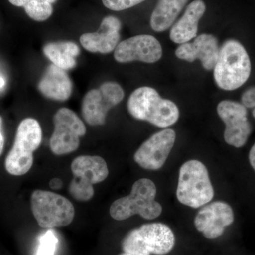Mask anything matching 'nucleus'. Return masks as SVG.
I'll return each instance as SVG.
<instances>
[{
  "label": "nucleus",
  "mask_w": 255,
  "mask_h": 255,
  "mask_svg": "<svg viewBox=\"0 0 255 255\" xmlns=\"http://www.w3.org/2000/svg\"><path fill=\"white\" fill-rule=\"evenodd\" d=\"M128 110L133 118L163 128L177 123L179 118L177 106L162 99L150 87H139L132 92L128 101Z\"/></svg>",
  "instance_id": "1"
},
{
  "label": "nucleus",
  "mask_w": 255,
  "mask_h": 255,
  "mask_svg": "<svg viewBox=\"0 0 255 255\" xmlns=\"http://www.w3.org/2000/svg\"><path fill=\"white\" fill-rule=\"evenodd\" d=\"M251 73V59L244 46L236 40L225 42L214 68L216 85L223 90H236L248 81Z\"/></svg>",
  "instance_id": "2"
},
{
  "label": "nucleus",
  "mask_w": 255,
  "mask_h": 255,
  "mask_svg": "<svg viewBox=\"0 0 255 255\" xmlns=\"http://www.w3.org/2000/svg\"><path fill=\"white\" fill-rule=\"evenodd\" d=\"M157 188L149 179H140L134 183L128 196L114 201L110 207V215L116 221H124L140 215L143 219H157L162 212V207L155 201Z\"/></svg>",
  "instance_id": "3"
},
{
  "label": "nucleus",
  "mask_w": 255,
  "mask_h": 255,
  "mask_svg": "<svg viewBox=\"0 0 255 255\" xmlns=\"http://www.w3.org/2000/svg\"><path fill=\"white\" fill-rule=\"evenodd\" d=\"M175 237L171 228L163 223L142 225L130 231L122 241L124 253L131 255H164L172 251Z\"/></svg>",
  "instance_id": "4"
},
{
  "label": "nucleus",
  "mask_w": 255,
  "mask_h": 255,
  "mask_svg": "<svg viewBox=\"0 0 255 255\" xmlns=\"http://www.w3.org/2000/svg\"><path fill=\"white\" fill-rule=\"evenodd\" d=\"M214 190L205 165L196 159L183 164L179 170L177 197L181 204L198 209L209 204Z\"/></svg>",
  "instance_id": "5"
},
{
  "label": "nucleus",
  "mask_w": 255,
  "mask_h": 255,
  "mask_svg": "<svg viewBox=\"0 0 255 255\" xmlns=\"http://www.w3.org/2000/svg\"><path fill=\"white\" fill-rule=\"evenodd\" d=\"M42 130L36 119H23L18 125L14 145L5 161V167L9 174L21 176L27 173L33 162V153L39 147Z\"/></svg>",
  "instance_id": "6"
},
{
  "label": "nucleus",
  "mask_w": 255,
  "mask_h": 255,
  "mask_svg": "<svg viewBox=\"0 0 255 255\" xmlns=\"http://www.w3.org/2000/svg\"><path fill=\"white\" fill-rule=\"evenodd\" d=\"M31 211L42 228L67 226L73 222L75 208L66 198L48 191L36 190L31 197Z\"/></svg>",
  "instance_id": "7"
},
{
  "label": "nucleus",
  "mask_w": 255,
  "mask_h": 255,
  "mask_svg": "<svg viewBox=\"0 0 255 255\" xmlns=\"http://www.w3.org/2000/svg\"><path fill=\"white\" fill-rule=\"evenodd\" d=\"M71 170L74 178L69 193L79 201H90L95 194L94 184L103 182L109 175L107 162L99 156H79L72 162Z\"/></svg>",
  "instance_id": "8"
},
{
  "label": "nucleus",
  "mask_w": 255,
  "mask_h": 255,
  "mask_svg": "<svg viewBox=\"0 0 255 255\" xmlns=\"http://www.w3.org/2000/svg\"><path fill=\"white\" fill-rule=\"evenodd\" d=\"M55 129L50 137V147L55 155L75 152L80 146V138L86 133V127L73 111L60 109L53 117Z\"/></svg>",
  "instance_id": "9"
},
{
  "label": "nucleus",
  "mask_w": 255,
  "mask_h": 255,
  "mask_svg": "<svg viewBox=\"0 0 255 255\" xmlns=\"http://www.w3.org/2000/svg\"><path fill=\"white\" fill-rule=\"evenodd\" d=\"M124 97L123 88L117 82H107L98 90L87 92L82 104V114L90 126H102L109 111L119 105Z\"/></svg>",
  "instance_id": "10"
},
{
  "label": "nucleus",
  "mask_w": 255,
  "mask_h": 255,
  "mask_svg": "<svg viewBox=\"0 0 255 255\" xmlns=\"http://www.w3.org/2000/svg\"><path fill=\"white\" fill-rule=\"evenodd\" d=\"M217 112L226 125V143L237 148L246 145L252 132L246 107L235 101L224 100L218 105Z\"/></svg>",
  "instance_id": "11"
},
{
  "label": "nucleus",
  "mask_w": 255,
  "mask_h": 255,
  "mask_svg": "<svg viewBox=\"0 0 255 255\" xmlns=\"http://www.w3.org/2000/svg\"><path fill=\"white\" fill-rule=\"evenodd\" d=\"M175 140L176 133L172 129L156 132L139 147L134 160L142 168L158 170L168 158Z\"/></svg>",
  "instance_id": "12"
},
{
  "label": "nucleus",
  "mask_w": 255,
  "mask_h": 255,
  "mask_svg": "<svg viewBox=\"0 0 255 255\" xmlns=\"http://www.w3.org/2000/svg\"><path fill=\"white\" fill-rule=\"evenodd\" d=\"M162 56V48L155 37L137 35L121 42L114 50V58L118 63L140 61L155 63Z\"/></svg>",
  "instance_id": "13"
},
{
  "label": "nucleus",
  "mask_w": 255,
  "mask_h": 255,
  "mask_svg": "<svg viewBox=\"0 0 255 255\" xmlns=\"http://www.w3.org/2000/svg\"><path fill=\"white\" fill-rule=\"evenodd\" d=\"M234 221V214L231 206L223 201H215L204 206L194 219L198 231L204 237L215 239L222 236L225 229Z\"/></svg>",
  "instance_id": "14"
},
{
  "label": "nucleus",
  "mask_w": 255,
  "mask_h": 255,
  "mask_svg": "<svg viewBox=\"0 0 255 255\" xmlns=\"http://www.w3.org/2000/svg\"><path fill=\"white\" fill-rule=\"evenodd\" d=\"M219 42L217 38L211 34L196 36L193 43H182L175 51L179 59L192 63L200 60L203 68L207 70H214L219 55Z\"/></svg>",
  "instance_id": "15"
},
{
  "label": "nucleus",
  "mask_w": 255,
  "mask_h": 255,
  "mask_svg": "<svg viewBox=\"0 0 255 255\" xmlns=\"http://www.w3.org/2000/svg\"><path fill=\"white\" fill-rule=\"evenodd\" d=\"M121 28L122 23L118 18L107 16L102 20L98 31L84 33L80 36V43L87 51L107 54L118 46Z\"/></svg>",
  "instance_id": "16"
},
{
  "label": "nucleus",
  "mask_w": 255,
  "mask_h": 255,
  "mask_svg": "<svg viewBox=\"0 0 255 255\" xmlns=\"http://www.w3.org/2000/svg\"><path fill=\"white\" fill-rule=\"evenodd\" d=\"M206 11L203 0H194L190 3L182 17L171 28L169 38L177 44L187 43L197 36L198 26Z\"/></svg>",
  "instance_id": "17"
},
{
  "label": "nucleus",
  "mask_w": 255,
  "mask_h": 255,
  "mask_svg": "<svg viewBox=\"0 0 255 255\" xmlns=\"http://www.w3.org/2000/svg\"><path fill=\"white\" fill-rule=\"evenodd\" d=\"M38 90L47 98L68 100L73 92V83L65 70L51 64L38 83Z\"/></svg>",
  "instance_id": "18"
},
{
  "label": "nucleus",
  "mask_w": 255,
  "mask_h": 255,
  "mask_svg": "<svg viewBox=\"0 0 255 255\" xmlns=\"http://www.w3.org/2000/svg\"><path fill=\"white\" fill-rule=\"evenodd\" d=\"M189 0H158L150 18V26L156 32L172 26Z\"/></svg>",
  "instance_id": "19"
},
{
  "label": "nucleus",
  "mask_w": 255,
  "mask_h": 255,
  "mask_svg": "<svg viewBox=\"0 0 255 255\" xmlns=\"http://www.w3.org/2000/svg\"><path fill=\"white\" fill-rule=\"evenodd\" d=\"M43 53L50 61L64 70L76 66V58L80 54V48L72 41L53 42L43 47Z\"/></svg>",
  "instance_id": "20"
},
{
  "label": "nucleus",
  "mask_w": 255,
  "mask_h": 255,
  "mask_svg": "<svg viewBox=\"0 0 255 255\" xmlns=\"http://www.w3.org/2000/svg\"><path fill=\"white\" fill-rule=\"evenodd\" d=\"M11 4L24 8L26 14L36 21H44L53 14L56 0H9Z\"/></svg>",
  "instance_id": "21"
},
{
  "label": "nucleus",
  "mask_w": 255,
  "mask_h": 255,
  "mask_svg": "<svg viewBox=\"0 0 255 255\" xmlns=\"http://www.w3.org/2000/svg\"><path fill=\"white\" fill-rule=\"evenodd\" d=\"M58 238L52 230L47 231L41 236L39 246L36 255H54L56 250Z\"/></svg>",
  "instance_id": "22"
},
{
  "label": "nucleus",
  "mask_w": 255,
  "mask_h": 255,
  "mask_svg": "<svg viewBox=\"0 0 255 255\" xmlns=\"http://www.w3.org/2000/svg\"><path fill=\"white\" fill-rule=\"evenodd\" d=\"M145 0H102L106 7L113 11H123L143 2Z\"/></svg>",
  "instance_id": "23"
},
{
  "label": "nucleus",
  "mask_w": 255,
  "mask_h": 255,
  "mask_svg": "<svg viewBox=\"0 0 255 255\" xmlns=\"http://www.w3.org/2000/svg\"><path fill=\"white\" fill-rule=\"evenodd\" d=\"M241 102L246 108H255V87L248 89L243 93Z\"/></svg>",
  "instance_id": "24"
},
{
  "label": "nucleus",
  "mask_w": 255,
  "mask_h": 255,
  "mask_svg": "<svg viewBox=\"0 0 255 255\" xmlns=\"http://www.w3.org/2000/svg\"><path fill=\"white\" fill-rule=\"evenodd\" d=\"M249 161L252 167H253V169L255 171V143L254 145L252 147L251 151H250Z\"/></svg>",
  "instance_id": "25"
},
{
  "label": "nucleus",
  "mask_w": 255,
  "mask_h": 255,
  "mask_svg": "<svg viewBox=\"0 0 255 255\" xmlns=\"http://www.w3.org/2000/svg\"><path fill=\"white\" fill-rule=\"evenodd\" d=\"M62 181L58 178H54L50 182V186L52 189H59L62 187Z\"/></svg>",
  "instance_id": "26"
},
{
  "label": "nucleus",
  "mask_w": 255,
  "mask_h": 255,
  "mask_svg": "<svg viewBox=\"0 0 255 255\" xmlns=\"http://www.w3.org/2000/svg\"><path fill=\"white\" fill-rule=\"evenodd\" d=\"M1 124H2V119L0 116V155L2 153L4 145V137L3 136L2 132H1Z\"/></svg>",
  "instance_id": "27"
},
{
  "label": "nucleus",
  "mask_w": 255,
  "mask_h": 255,
  "mask_svg": "<svg viewBox=\"0 0 255 255\" xmlns=\"http://www.w3.org/2000/svg\"><path fill=\"white\" fill-rule=\"evenodd\" d=\"M5 85V81L4 79L1 78V76H0V88H1V87H3Z\"/></svg>",
  "instance_id": "28"
},
{
  "label": "nucleus",
  "mask_w": 255,
  "mask_h": 255,
  "mask_svg": "<svg viewBox=\"0 0 255 255\" xmlns=\"http://www.w3.org/2000/svg\"><path fill=\"white\" fill-rule=\"evenodd\" d=\"M253 117H254L255 118V108H254V110H253Z\"/></svg>",
  "instance_id": "29"
},
{
  "label": "nucleus",
  "mask_w": 255,
  "mask_h": 255,
  "mask_svg": "<svg viewBox=\"0 0 255 255\" xmlns=\"http://www.w3.org/2000/svg\"><path fill=\"white\" fill-rule=\"evenodd\" d=\"M119 255H131L127 254V253H122V254H120Z\"/></svg>",
  "instance_id": "30"
}]
</instances>
